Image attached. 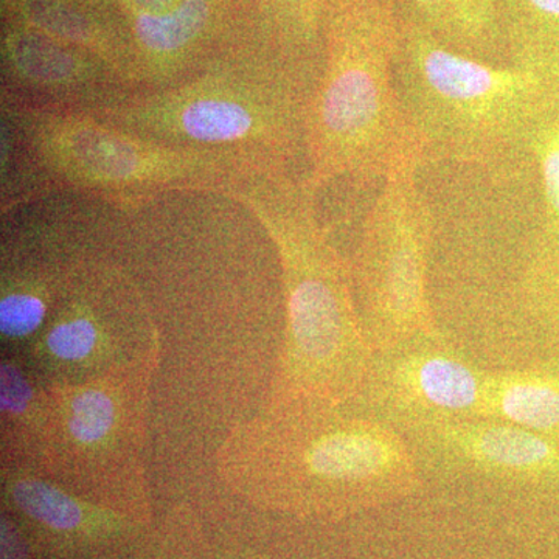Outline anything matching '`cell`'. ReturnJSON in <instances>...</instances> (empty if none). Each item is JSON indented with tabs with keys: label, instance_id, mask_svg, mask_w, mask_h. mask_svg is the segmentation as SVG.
Returning a JSON list of instances; mask_svg holds the SVG:
<instances>
[{
	"label": "cell",
	"instance_id": "obj_6",
	"mask_svg": "<svg viewBox=\"0 0 559 559\" xmlns=\"http://www.w3.org/2000/svg\"><path fill=\"white\" fill-rule=\"evenodd\" d=\"M421 162L415 139L396 154L364 223L356 255L364 331L371 347L380 349L439 340L428 294L433 221L419 183Z\"/></svg>",
	"mask_w": 559,
	"mask_h": 559
},
{
	"label": "cell",
	"instance_id": "obj_17",
	"mask_svg": "<svg viewBox=\"0 0 559 559\" xmlns=\"http://www.w3.org/2000/svg\"><path fill=\"white\" fill-rule=\"evenodd\" d=\"M49 305L28 294H2L0 330L3 336L24 337L39 329Z\"/></svg>",
	"mask_w": 559,
	"mask_h": 559
},
{
	"label": "cell",
	"instance_id": "obj_19",
	"mask_svg": "<svg viewBox=\"0 0 559 559\" xmlns=\"http://www.w3.org/2000/svg\"><path fill=\"white\" fill-rule=\"evenodd\" d=\"M182 3L183 0H127L128 9L132 11V20L142 16H168V14L175 13Z\"/></svg>",
	"mask_w": 559,
	"mask_h": 559
},
{
	"label": "cell",
	"instance_id": "obj_1",
	"mask_svg": "<svg viewBox=\"0 0 559 559\" xmlns=\"http://www.w3.org/2000/svg\"><path fill=\"white\" fill-rule=\"evenodd\" d=\"M322 68L285 51L210 57L170 86L132 91L91 110L112 127L171 148L212 154L246 176L308 171V110Z\"/></svg>",
	"mask_w": 559,
	"mask_h": 559
},
{
	"label": "cell",
	"instance_id": "obj_11",
	"mask_svg": "<svg viewBox=\"0 0 559 559\" xmlns=\"http://www.w3.org/2000/svg\"><path fill=\"white\" fill-rule=\"evenodd\" d=\"M479 418L498 419L554 436L559 432V373L487 374Z\"/></svg>",
	"mask_w": 559,
	"mask_h": 559
},
{
	"label": "cell",
	"instance_id": "obj_14",
	"mask_svg": "<svg viewBox=\"0 0 559 559\" xmlns=\"http://www.w3.org/2000/svg\"><path fill=\"white\" fill-rule=\"evenodd\" d=\"M325 0H275L278 49L294 60L322 68L323 57L314 53Z\"/></svg>",
	"mask_w": 559,
	"mask_h": 559
},
{
	"label": "cell",
	"instance_id": "obj_15",
	"mask_svg": "<svg viewBox=\"0 0 559 559\" xmlns=\"http://www.w3.org/2000/svg\"><path fill=\"white\" fill-rule=\"evenodd\" d=\"M13 498L28 516L47 527L69 532L83 527L86 521V511L81 503L40 481H17L13 487Z\"/></svg>",
	"mask_w": 559,
	"mask_h": 559
},
{
	"label": "cell",
	"instance_id": "obj_10",
	"mask_svg": "<svg viewBox=\"0 0 559 559\" xmlns=\"http://www.w3.org/2000/svg\"><path fill=\"white\" fill-rule=\"evenodd\" d=\"M401 21L418 25L450 49L510 66L496 0H389Z\"/></svg>",
	"mask_w": 559,
	"mask_h": 559
},
{
	"label": "cell",
	"instance_id": "obj_13",
	"mask_svg": "<svg viewBox=\"0 0 559 559\" xmlns=\"http://www.w3.org/2000/svg\"><path fill=\"white\" fill-rule=\"evenodd\" d=\"M532 157L539 180L543 240L559 248V108L536 132Z\"/></svg>",
	"mask_w": 559,
	"mask_h": 559
},
{
	"label": "cell",
	"instance_id": "obj_21",
	"mask_svg": "<svg viewBox=\"0 0 559 559\" xmlns=\"http://www.w3.org/2000/svg\"><path fill=\"white\" fill-rule=\"evenodd\" d=\"M5 2L10 5H16V3L24 2V0H5Z\"/></svg>",
	"mask_w": 559,
	"mask_h": 559
},
{
	"label": "cell",
	"instance_id": "obj_12",
	"mask_svg": "<svg viewBox=\"0 0 559 559\" xmlns=\"http://www.w3.org/2000/svg\"><path fill=\"white\" fill-rule=\"evenodd\" d=\"M511 68L559 80V0H496Z\"/></svg>",
	"mask_w": 559,
	"mask_h": 559
},
{
	"label": "cell",
	"instance_id": "obj_16",
	"mask_svg": "<svg viewBox=\"0 0 559 559\" xmlns=\"http://www.w3.org/2000/svg\"><path fill=\"white\" fill-rule=\"evenodd\" d=\"M112 401L100 390L81 392L72 403L69 429L73 439L80 443L92 444L105 439L114 425Z\"/></svg>",
	"mask_w": 559,
	"mask_h": 559
},
{
	"label": "cell",
	"instance_id": "obj_7",
	"mask_svg": "<svg viewBox=\"0 0 559 559\" xmlns=\"http://www.w3.org/2000/svg\"><path fill=\"white\" fill-rule=\"evenodd\" d=\"M132 91L97 55L31 25L11 28L3 36L2 97L40 108L91 112Z\"/></svg>",
	"mask_w": 559,
	"mask_h": 559
},
{
	"label": "cell",
	"instance_id": "obj_3",
	"mask_svg": "<svg viewBox=\"0 0 559 559\" xmlns=\"http://www.w3.org/2000/svg\"><path fill=\"white\" fill-rule=\"evenodd\" d=\"M326 49L308 110V175L316 191L340 179H382L414 135L393 80L400 16L389 0H326Z\"/></svg>",
	"mask_w": 559,
	"mask_h": 559
},
{
	"label": "cell",
	"instance_id": "obj_20",
	"mask_svg": "<svg viewBox=\"0 0 559 559\" xmlns=\"http://www.w3.org/2000/svg\"><path fill=\"white\" fill-rule=\"evenodd\" d=\"M551 285H554V288H557L559 290V275L558 277L551 278Z\"/></svg>",
	"mask_w": 559,
	"mask_h": 559
},
{
	"label": "cell",
	"instance_id": "obj_9",
	"mask_svg": "<svg viewBox=\"0 0 559 559\" xmlns=\"http://www.w3.org/2000/svg\"><path fill=\"white\" fill-rule=\"evenodd\" d=\"M487 374L440 352L415 353L399 362L392 374L401 403L444 418L479 417Z\"/></svg>",
	"mask_w": 559,
	"mask_h": 559
},
{
	"label": "cell",
	"instance_id": "obj_4",
	"mask_svg": "<svg viewBox=\"0 0 559 559\" xmlns=\"http://www.w3.org/2000/svg\"><path fill=\"white\" fill-rule=\"evenodd\" d=\"M224 190L255 213L278 252L297 369L318 392L352 390L366 374L371 345L347 266L320 226L319 191L296 175L245 176Z\"/></svg>",
	"mask_w": 559,
	"mask_h": 559
},
{
	"label": "cell",
	"instance_id": "obj_18",
	"mask_svg": "<svg viewBox=\"0 0 559 559\" xmlns=\"http://www.w3.org/2000/svg\"><path fill=\"white\" fill-rule=\"evenodd\" d=\"M31 400V389L11 367L2 369V406L11 414H20Z\"/></svg>",
	"mask_w": 559,
	"mask_h": 559
},
{
	"label": "cell",
	"instance_id": "obj_5",
	"mask_svg": "<svg viewBox=\"0 0 559 559\" xmlns=\"http://www.w3.org/2000/svg\"><path fill=\"white\" fill-rule=\"evenodd\" d=\"M33 167L51 190L102 197L176 189H227L246 173L212 154L171 148L79 110L40 108L0 95Z\"/></svg>",
	"mask_w": 559,
	"mask_h": 559
},
{
	"label": "cell",
	"instance_id": "obj_8",
	"mask_svg": "<svg viewBox=\"0 0 559 559\" xmlns=\"http://www.w3.org/2000/svg\"><path fill=\"white\" fill-rule=\"evenodd\" d=\"M444 447L471 465L503 476H540L559 469V447L549 436L506 421L436 419Z\"/></svg>",
	"mask_w": 559,
	"mask_h": 559
},
{
	"label": "cell",
	"instance_id": "obj_2",
	"mask_svg": "<svg viewBox=\"0 0 559 559\" xmlns=\"http://www.w3.org/2000/svg\"><path fill=\"white\" fill-rule=\"evenodd\" d=\"M393 80L425 164L487 165L527 154L559 108V80L466 57L401 20Z\"/></svg>",
	"mask_w": 559,
	"mask_h": 559
}]
</instances>
